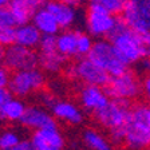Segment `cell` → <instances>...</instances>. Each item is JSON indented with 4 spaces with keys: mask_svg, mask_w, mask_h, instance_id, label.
<instances>
[{
    "mask_svg": "<svg viewBox=\"0 0 150 150\" xmlns=\"http://www.w3.org/2000/svg\"><path fill=\"white\" fill-rule=\"evenodd\" d=\"M42 34L31 22L22 25H16L15 28V43L28 48H36Z\"/></svg>",
    "mask_w": 150,
    "mask_h": 150,
    "instance_id": "cell-17",
    "label": "cell"
},
{
    "mask_svg": "<svg viewBox=\"0 0 150 150\" xmlns=\"http://www.w3.org/2000/svg\"><path fill=\"white\" fill-rule=\"evenodd\" d=\"M25 105L18 98H11L6 102L3 107V114H4V121L9 122H20L23 114L25 110Z\"/></svg>",
    "mask_w": 150,
    "mask_h": 150,
    "instance_id": "cell-22",
    "label": "cell"
},
{
    "mask_svg": "<svg viewBox=\"0 0 150 150\" xmlns=\"http://www.w3.org/2000/svg\"><path fill=\"white\" fill-rule=\"evenodd\" d=\"M107 97L111 99H123L129 100L135 99L141 94L142 87L137 75L131 71H125L117 76H110L107 84L105 86Z\"/></svg>",
    "mask_w": 150,
    "mask_h": 150,
    "instance_id": "cell-6",
    "label": "cell"
},
{
    "mask_svg": "<svg viewBox=\"0 0 150 150\" xmlns=\"http://www.w3.org/2000/svg\"><path fill=\"white\" fill-rule=\"evenodd\" d=\"M141 87H142V91H144V94L146 95V98L150 100V75H147L146 78L144 79Z\"/></svg>",
    "mask_w": 150,
    "mask_h": 150,
    "instance_id": "cell-37",
    "label": "cell"
},
{
    "mask_svg": "<svg viewBox=\"0 0 150 150\" xmlns=\"http://www.w3.org/2000/svg\"><path fill=\"white\" fill-rule=\"evenodd\" d=\"M31 23L39 30L42 35H56L59 34V24L52 16V13L46 8L40 7L34 11L31 18Z\"/></svg>",
    "mask_w": 150,
    "mask_h": 150,
    "instance_id": "cell-16",
    "label": "cell"
},
{
    "mask_svg": "<svg viewBox=\"0 0 150 150\" xmlns=\"http://www.w3.org/2000/svg\"><path fill=\"white\" fill-rule=\"evenodd\" d=\"M15 28L11 25L0 27V44L4 47H8L15 43Z\"/></svg>",
    "mask_w": 150,
    "mask_h": 150,
    "instance_id": "cell-27",
    "label": "cell"
},
{
    "mask_svg": "<svg viewBox=\"0 0 150 150\" xmlns=\"http://www.w3.org/2000/svg\"><path fill=\"white\" fill-rule=\"evenodd\" d=\"M11 98H12V94L8 90V87H0V122L4 121V114H3L4 105Z\"/></svg>",
    "mask_w": 150,
    "mask_h": 150,
    "instance_id": "cell-30",
    "label": "cell"
},
{
    "mask_svg": "<svg viewBox=\"0 0 150 150\" xmlns=\"http://www.w3.org/2000/svg\"><path fill=\"white\" fill-rule=\"evenodd\" d=\"M138 40H139L142 58H150V31L138 34Z\"/></svg>",
    "mask_w": 150,
    "mask_h": 150,
    "instance_id": "cell-28",
    "label": "cell"
},
{
    "mask_svg": "<svg viewBox=\"0 0 150 150\" xmlns=\"http://www.w3.org/2000/svg\"><path fill=\"white\" fill-rule=\"evenodd\" d=\"M39 100L42 102V105H43V106L51 109V107H52V105L56 102V98L54 97L52 94L47 93V91H43V93H40V95H39Z\"/></svg>",
    "mask_w": 150,
    "mask_h": 150,
    "instance_id": "cell-32",
    "label": "cell"
},
{
    "mask_svg": "<svg viewBox=\"0 0 150 150\" xmlns=\"http://www.w3.org/2000/svg\"><path fill=\"white\" fill-rule=\"evenodd\" d=\"M24 1L35 11V9H38V8H40V7L46 6V3L48 1V0H24Z\"/></svg>",
    "mask_w": 150,
    "mask_h": 150,
    "instance_id": "cell-36",
    "label": "cell"
},
{
    "mask_svg": "<svg viewBox=\"0 0 150 150\" xmlns=\"http://www.w3.org/2000/svg\"><path fill=\"white\" fill-rule=\"evenodd\" d=\"M93 38L88 32L84 34V32L76 31V56H79V58L87 56L91 47H93Z\"/></svg>",
    "mask_w": 150,
    "mask_h": 150,
    "instance_id": "cell-24",
    "label": "cell"
},
{
    "mask_svg": "<svg viewBox=\"0 0 150 150\" xmlns=\"http://www.w3.org/2000/svg\"><path fill=\"white\" fill-rule=\"evenodd\" d=\"M66 75L71 79H81L84 84H95L100 87H105L110 79V75L87 56H83L75 64L69 66L66 69Z\"/></svg>",
    "mask_w": 150,
    "mask_h": 150,
    "instance_id": "cell-7",
    "label": "cell"
},
{
    "mask_svg": "<svg viewBox=\"0 0 150 150\" xmlns=\"http://www.w3.org/2000/svg\"><path fill=\"white\" fill-rule=\"evenodd\" d=\"M138 62H139L141 71H144L145 74L150 75V58H141Z\"/></svg>",
    "mask_w": 150,
    "mask_h": 150,
    "instance_id": "cell-35",
    "label": "cell"
},
{
    "mask_svg": "<svg viewBox=\"0 0 150 150\" xmlns=\"http://www.w3.org/2000/svg\"><path fill=\"white\" fill-rule=\"evenodd\" d=\"M115 16L107 12L98 4L90 3L86 15V28L91 36L105 38L111 31L112 25L115 23Z\"/></svg>",
    "mask_w": 150,
    "mask_h": 150,
    "instance_id": "cell-10",
    "label": "cell"
},
{
    "mask_svg": "<svg viewBox=\"0 0 150 150\" xmlns=\"http://www.w3.org/2000/svg\"><path fill=\"white\" fill-rule=\"evenodd\" d=\"M60 1H63V3H66V4H70V6H72V7H78V6H81V3H82V0H60Z\"/></svg>",
    "mask_w": 150,
    "mask_h": 150,
    "instance_id": "cell-38",
    "label": "cell"
},
{
    "mask_svg": "<svg viewBox=\"0 0 150 150\" xmlns=\"http://www.w3.org/2000/svg\"><path fill=\"white\" fill-rule=\"evenodd\" d=\"M20 141V135L13 130H4L0 133V150L12 149Z\"/></svg>",
    "mask_w": 150,
    "mask_h": 150,
    "instance_id": "cell-25",
    "label": "cell"
},
{
    "mask_svg": "<svg viewBox=\"0 0 150 150\" xmlns=\"http://www.w3.org/2000/svg\"><path fill=\"white\" fill-rule=\"evenodd\" d=\"M44 84H46V78H44L43 72L38 69H31L13 71V74L9 76L7 87L12 95L23 98L42 90Z\"/></svg>",
    "mask_w": 150,
    "mask_h": 150,
    "instance_id": "cell-5",
    "label": "cell"
},
{
    "mask_svg": "<svg viewBox=\"0 0 150 150\" xmlns=\"http://www.w3.org/2000/svg\"><path fill=\"white\" fill-rule=\"evenodd\" d=\"M30 142L35 150H62L64 146V138L58 127L35 130Z\"/></svg>",
    "mask_w": 150,
    "mask_h": 150,
    "instance_id": "cell-12",
    "label": "cell"
},
{
    "mask_svg": "<svg viewBox=\"0 0 150 150\" xmlns=\"http://www.w3.org/2000/svg\"><path fill=\"white\" fill-rule=\"evenodd\" d=\"M123 142L133 150H142L150 146V121L146 105H137L130 109Z\"/></svg>",
    "mask_w": 150,
    "mask_h": 150,
    "instance_id": "cell-2",
    "label": "cell"
},
{
    "mask_svg": "<svg viewBox=\"0 0 150 150\" xmlns=\"http://www.w3.org/2000/svg\"><path fill=\"white\" fill-rule=\"evenodd\" d=\"M9 150H35V149H34V146H32V144L30 142V141L20 139L12 149H9Z\"/></svg>",
    "mask_w": 150,
    "mask_h": 150,
    "instance_id": "cell-34",
    "label": "cell"
},
{
    "mask_svg": "<svg viewBox=\"0 0 150 150\" xmlns=\"http://www.w3.org/2000/svg\"><path fill=\"white\" fill-rule=\"evenodd\" d=\"M107 38L117 50V52L127 64L138 63V60L142 58L138 34L131 31L126 25V23L122 20V18L115 19V23L112 25L111 31L109 32Z\"/></svg>",
    "mask_w": 150,
    "mask_h": 150,
    "instance_id": "cell-1",
    "label": "cell"
},
{
    "mask_svg": "<svg viewBox=\"0 0 150 150\" xmlns=\"http://www.w3.org/2000/svg\"><path fill=\"white\" fill-rule=\"evenodd\" d=\"M56 51L66 59L76 56V31L67 28L60 34H56Z\"/></svg>",
    "mask_w": 150,
    "mask_h": 150,
    "instance_id": "cell-18",
    "label": "cell"
},
{
    "mask_svg": "<svg viewBox=\"0 0 150 150\" xmlns=\"http://www.w3.org/2000/svg\"><path fill=\"white\" fill-rule=\"evenodd\" d=\"M90 3L98 4L103 9H106L107 12L111 13V15L117 16L122 13L127 0H90Z\"/></svg>",
    "mask_w": 150,
    "mask_h": 150,
    "instance_id": "cell-23",
    "label": "cell"
},
{
    "mask_svg": "<svg viewBox=\"0 0 150 150\" xmlns=\"http://www.w3.org/2000/svg\"><path fill=\"white\" fill-rule=\"evenodd\" d=\"M66 58L58 51L52 52H40L38 55V66H40L46 72H58L64 67Z\"/></svg>",
    "mask_w": 150,
    "mask_h": 150,
    "instance_id": "cell-19",
    "label": "cell"
},
{
    "mask_svg": "<svg viewBox=\"0 0 150 150\" xmlns=\"http://www.w3.org/2000/svg\"><path fill=\"white\" fill-rule=\"evenodd\" d=\"M83 142L86 146L91 150H112L110 141L105 135H102L99 131L94 129H87L83 133Z\"/></svg>",
    "mask_w": 150,
    "mask_h": 150,
    "instance_id": "cell-21",
    "label": "cell"
},
{
    "mask_svg": "<svg viewBox=\"0 0 150 150\" xmlns=\"http://www.w3.org/2000/svg\"><path fill=\"white\" fill-rule=\"evenodd\" d=\"M130 103L123 99H109V102L97 110L94 114L95 121L107 130L126 127L130 118Z\"/></svg>",
    "mask_w": 150,
    "mask_h": 150,
    "instance_id": "cell-4",
    "label": "cell"
},
{
    "mask_svg": "<svg viewBox=\"0 0 150 150\" xmlns=\"http://www.w3.org/2000/svg\"><path fill=\"white\" fill-rule=\"evenodd\" d=\"M22 125L31 130H42V129H52L58 127L55 117L48 112L46 109L39 106H28L25 107L23 114Z\"/></svg>",
    "mask_w": 150,
    "mask_h": 150,
    "instance_id": "cell-11",
    "label": "cell"
},
{
    "mask_svg": "<svg viewBox=\"0 0 150 150\" xmlns=\"http://www.w3.org/2000/svg\"><path fill=\"white\" fill-rule=\"evenodd\" d=\"M38 47H39L40 52L56 51V35H42Z\"/></svg>",
    "mask_w": 150,
    "mask_h": 150,
    "instance_id": "cell-26",
    "label": "cell"
},
{
    "mask_svg": "<svg viewBox=\"0 0 150 150\" xmlns=\"http://www.w3.org/2000/svg\"><path fill=\"white\" fill-rule=\"evenodd\" d=\"M9 70L6 66H0V87H7L9 82Z\"/></svg>",
    "mask_w": 150,
    "mask_h": 150,
    "instance_id": "cell-33",
    "label": "cell"
},
{
    "mask_svg": "<svg viewBox=\"0 0 150 150\" xmlns=\"http://www.w3.org/2000/svg\"><path fill=\"white\" fill-rule=\"evenodd\" d=\"M79 99H81L82 106L86 111L95 112L97 110L102 109L109 102L110 98L107 97L103 87L95 86V84H86L81 90Z\"/></svg>",
    "mask_w": 150,
    "mask_h": 150,
    "instance_id": "cell-13",
    "label": "cell"
},
{
    "mask_svg": "<svg viewBox=\"0 0 150 150\" xmlns=\"http://www.w3.org/2000/svg\"><path fill=\"white\" fill-rule=\"evenodd\" d=\"M121 18L137 34L150 31V6L146 0H127Z\"/></svg>",
    "mask_w": 150,
    "mask_h": 150,
    "instance_id": "cell-8",
    "label": "cell"
},
{
    "mask_svg": "<svg viewBox=\"0 0 150 150\" xmlns=\"http://www.w3.org/2000/svg\"><path fill=\"white\" fill-rule=\"evenodd\" d=\"M44 7L52 13V16L59 24L60 30L70 28L76 20L75 7L63 3L60 0H50V1H47Z\"/></svg>",
    "mask_w": 150,
    "mask_h": 150,
    "instance_id": "cell-14",
    "label": "cell"
},
{
    "mask_svg": "<svg viewBox=\"0 0 150 150\" xmlns=\"http://www.w3.org/2000/svg\"><path fill=\"white\" fill-rule=\"evenodd\" d=\"M4 52H6V47L0 44V63L3 62V59H4Z\"/></svg>",
    "mask_w": 150,
    "mask_h": 150,
    "instance_id": "cell-39",
    "label": "cell"
},
{
    "mask_svg": "<svg viewBox=\"0 0 150 150\" xmlns=\"http://www.w3.org/2000/svg\"><path fill=\"white\" fill-rule=\"evenodd\" d=\"M4 25L16 27L13 16H12V13H11V11H9L8 6L0 7V27H4Z\"/></svg>",
    "mask_w": 150,
    "mask_h": 150,
    "instance_id": "cell-29",
    "label": "cell"
},
{
    "mask_svg": "<svg viewBox=\"0 0 150 150\" xmlns=\"http://www.w3.org/2000/svg\"><path fill=\"white\" fill-rule=\"evenodd\" d=\"M8 3H9V0H0V7L8 6Z\"/></svg>",
    "mask_w": 150,
    "mask_h": 150,
    "instance_id": "cell-40",
    "label": "cell"
},
{
    "mask_svg": "<svg viewBox=\"0 0 150 150\" xmlns=\"http://www.w3.org/2000/svg\"><path fill=\"white\" fill-rule=\"evenodd\" d=\"M146 1H147V3H149V6H150V0H146Z\"/></svg>",
    "mask_w": 150,
    "mask_h": 150,
    "instance_id": "cell-42",
    "label": "cell"
},
{
    "mask_svg": "<svg viewBox=\"0 0 150 150\" xmlns=\"http://www.w3.org/2000/svg\"><path fill=\"white\" fill-rule=\"evenodd\" d=\"M87 58L102 67L110 76L121 75L129 70V64L121 58L110 40L94 42Z\"/></svg>",
    "mask_w": 150,
    "mask_h": 150,
    "instance_id": "cell-3",
    "label": "cell"
},
{
    "mask_svg": "<svg viewBox=\"0 0 150 150\" xmlns=\"http://www.w3.org/2000/svg\"><path fill=\"white\" fill-rule=\"evenodd\" d=\"M3 62L7 69L12 71L36 69L38 54L34 51V48H28L18 43H13L6 48Z\"/></svg>",
    "mask_w": 150,
    "mask_h": 150,
    "instance_id": "cell-9",
    "label": "cell"
},
{
    "mask_svg": "<svg viewBox=\"0 0 150 150\" xmlns=\"http://www.w3.org/2000/svg\"><path fill=\"white\" fill-rule=\"evenodd\" d=\"M110 138H111V142H114V144H122L125 141V127L110 130Z\"/></svg>",
    "mask_w": 150,
    "mask_h": 150,
    "instance_id": "cell-31",
    "label": "cell"
},
{
    "mask_svg": "<svg viewBox=\"0 0 150 150\" xmlns=\"http://www.w3.org/2000/svg\"><path fill=\"white\" fill-rule=\"evenodd\" d=\"M147 118L150 121V106H147Z\"/></svg>",
    "mask_w": 150,
    "mask_h": 150,
    "instance_id": "cell-41",
    "label": "cell"
},
{
    "mask_svg": "<svg viewBox=\"0 0 150 150\" xmlns=\"http://www.w3.org/2000/svg\"><path fill=\"white\" fill-rule=\"evenodd\" d=\"M51 111L55 119H60L70 125H81L84 119L82 110L72 102L67 100H60V102L56 100L51 107Z\"/></svg>",
    "mask_w": 150,
    "mask_h": 150,
    "instance_id": "cell-15",
    "label": "cell"
},
{
    "mask_svg": "<svg viewBox=\"0 0 150 150\" xmlns=\"http://www.w3.org/2000/svg\"><path fill=\"white\" fill-rule=\"evenodd\" d=\"M8 8L12 13L16 25H22L31 22L34 9L28 6L24 0H9Z\"/></svg>",
    "mask_w": 150,
    "mask_h": 150,
    "instance_id": "cell-20",
    "label": "cell"
}]
</instances>
